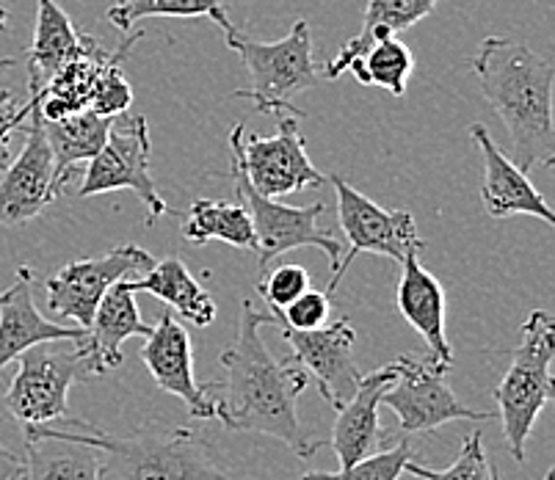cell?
<instances>
[{
    "mask_svg": "<svg viewBox=\"0 0 555 480\" xmlns=\"http://www.w3.org/2000/svg\"><path fill=\"white\" fill-rule=\"evenodd\" d=\"M409 458H412V444L403 439L392 450H378V453L340 469V472H307L301 475V480H398Z\"/></svg>",
    "mask_w": 555,
    "mask_h": 480,
    "instance_id": "30",
    "label": "cell"
},
{
    "mask_svg": "<svg viewBox=\"0 0 555 480\" xmlns=\"http://www.w3.org/2000/svg\"><path fill=\"white\" fill-rule=\"evenodd\" d=\"M14 362H20V371L3 403L20 426H42L67 417L69 387L89 381L80 353L75 348H55V342H39Z\"/></svg>",
    "mask_w": 555,
    "mask_h": 480,
    "instance_id": "11",
    "label": "cell"
},
{
    "mask_svg": "<svg viewBox=\"0 0 555 480\" xmlns=\"http://www.w3.org/2000/svg\"><path fill=\"white\" fill-rule=\"evenodd\" d=\"M274 317L262 315L251 298L241 301L238 340L221 353L224 381L199 384L202 392L216 403V419L230 431H255L280 439L299 458H312L321 439L301 426L296 403L310 384V373L296 359H276L260 337L262 326Z\"/></svg>",
    "mask_w": 555,
    "mask_h": 480,
    "instance_id": "1",
    "label": "cell"
},
{
    "mask_svg": "<svg viewBox=\"0 0 555 480\" xmlns=\"http://www.w3.org/2000/svg\"><path fill=\"white\" fill-rule=\"evenodd\" d=\"M150 155H153V141H150L147 119L141 114H128V111L114 116L103 150L86 164L78 196H98L128 189L144 202L150 213L147 221L153 224L158 216L169 213V205L158 194V185L150 174Z\"/></svg>",
    "mask_w": 555,
    "mask_h": 480,
    "instance_id": "7",
    "label": "cell"
},
{
    "mask_svg": "<svg viewBox=\"0 0 555 480\" xmlns=\"http://www.w3.org/2000/svg\"><path fill=\"white\" fill-rule=\"evenodd\" d=\"M111 122H114V116H100L92 108L75 111V114L64 116L59 122H44L42 119L44 139H48L50 153H53L59 194L69 183V177L103 150Z\"/></svg>",
    "mask_w": 555,
    "mask_h": 480,
    "instance_id": "23",
    "label": "cell"
},
{
    "mask_svg": "<svg viewBox=\"0 0 555 480\" xmlns=\"http://www.w3.org/2000/svg\"><path fill=\"white\" fill-rule=\"evenodd\" d=\"M183 237L191 244H208V241H224L235 249H257L255 226L241 202L224 199H196L191 205L183 224Z\"/></svg>",
    "mask_w": 555,
    "mask_h": 480,
    "instance_id": "26",
    "label": "cell"
},
{
    "mask_svg": "<svg viewBox=\"0 0 555 480\" xmlns=\"http://www.w3.org/2000/svg\"><path fill=\"white\" fill-rule=\"evenodd\" d=\"M396 304L403 321L428 342L431 359L453 367V351L446 335V290L437 276L421 265L417 255H409L401 262Z\"/></svg>",
    "mask_w": 555,
    "mask_h": 480,
    "instance_id": "20",
    "label": "cell"
},
{
    "mask_svg": "<svg viewBox=\"0 0 555 480\" xmlns=\"http://www.w3.org/2000/svg\"><path fill=\"white\" fill-rule=\"evenodd\" d=\"M7 23H9V12L7 9H0V31L7 28ZM14 64H17L14 59H0V69H12Z\"/></svg>",
    "mask_w": 555,
    "mask_h": 480,
    "instance_id": "36",
    "label": "cell"
},
{
    "mask_svg": "<svg viewBox=\"0 0 555 480\" xmlns=\"http://www.w3.org/2000/svg\"><path fill=\"white\" fill-rule=\"evenodd\" d=\"M451 365L403 353L392 362V381L382 392V406L392 408L403 433H426L453 419L487 423L492 414L464 406L448 384Z\"/></svg>",
    "mask_w": 555,
    "mask_h": 480,
    "instance_id": "9",
    "label": "cell"
},
{
    "mask_svg": "<svg viewBox=\"0 0 555 480\" xmlns=\"http://www.w3.org/2000/svg\"><path fill=\"white\" fill-rule=\"evenodd\" d=\"M0 480H25L23 458L7 447H0Z\"/></svg>",
    "mask_w": 555,
    "mask_h": 480,
    "instance_id": "35",
    "label": "cell"
},
{
    "mask_svg": "<svg viewBox=\"0 0 555 480\" xmlns=\"http://www.w3.org/2000/svg\"><path fill=\"white\" fill-rule=\"evenodd\" d=\"M437 0H367L362 31L354 39L343 44L340 53L324 67L326 80H337L348 73L351 62L360 59L373 42L385 37H398L401 31H409L412 25L426 20L434 12Z\"/></svg>",
    "mask_w": 555,
    "mask_h": 480,
    "instance_id": "24",
    "label": "cell"
},
{
    "mask_svg": "<svg viewBox=\"0 0 555 480\" xmlns=\"http://www.w3.org/2000/svg\"><path fill=\"white\" fill-rule=\"evenodd\" d=\"M153 265L155 257L135 244L114 246L100 257L69 262L44 280L48 310L59 317H67L75 326L89 328L94 310L116 282L128 280L130 274H144Z\"/></svg>",
    "mask_w": 555,
    "mask_h": 480,
    "instance_id": "12",
    "label": "cell"
},
{
    "mask_svg": "<svg viewBox=\"0 0 555 480\" xmlns=\"http://www.w3.org/2000/svg\"><path fill=\"white\" fill-rule=\"evenodd\" d=\"M25 480H100V450L53 437H25Z\"/></svg>",
    "mask_w": 555,
    "mask_h": 480,
    "instance_id": "25",
    "label": "cell"
},
{
    "mask_svg": "<svg viewBox=\"0 0 555 480\" xmlns=\"http://www.w3.org/2000/svg\"><path fill=\"white\" fill-rule=\"evenodd\" d=\"M230 150L255 191L271 199L326 185V177L307 155L305 135L299 133V119L294 116H280L274 135H244V125H235Z\"/></svg>",
    "mask_w": 555,
    "mask_h": 480,
    "instance_id": "10",
    "label": "cell"
},
{
    "mask_svg": "<svg viewBox=\"0 0 555 480\" xmlns=\"http://www.w3.org/2000/svg\"><path fill=\"white\" fill-rule=\"evenodd\" d=\"M307 287H310V274L301 265H280L274 271H266V276L257 282V293L266 298V304L276 310L291 304Z\"/></svg>",
    "mask_w": 555,
    "mask_h": 480,
    "instance_id": "33",
    "label": "cell"
},
{
    "mask_svg": "<svg viewBox=\"0 0 555 480\" xmlns=\"http://www.w3.org/2000/svg\"><path fill=\"white\" fill-rule=\"evenodd\" d=\"M125 287L130 293H147V296L158 298L175 312H180V317L199 328L210 326L216 321V312H219L214 296L194 280L189 265L178 257L155 262L139 280H125Z\"/></svg>",
    "mask_w": 555,
    "mask_h": 480,
    "instance_id": "22",
    "label": "cell"
},
{
    "mask_svg": "<svg viewBox=\"0 0 555 480\" xmlns=\"http://www.w3.org/2000/svg\"><path fill=\"white\" fill-rule=\"evenodd\" d=\"M348 73L365 86H378L392 98H403L412 73H415V55L398 37H385L373 42L360 59L351 62Z\"/></svg>",
    "mask_w": 555,
    "mask_h": 480,
    "instance_id": "27",
    "label": "cell"
},
{
    "mask_svg": "<svg viewBox=\"0 0 555 480\" xmlns=\"http://www.w3.org/2000/svg\"><path fill=\"white\" fill-rule=\"evenodd\" d=\"M269 315L274 317V326H287L299 328V332H310V328L324 326L332 315V296L326 290H312L307 287L301 296H296L294 301L282 310L269 307Z\"/></svg>",
    "mask_w": 555,
    "mask_h": 480,
    "instance_id": "32",
    "label": "cell"
},
{
    "mask_svg": "<svg viewBox=\"0 0 555 480\" xmlns=\"http://www.w3.org/2000/svg\"><path fill=\"white\" fill-rule=\"evenodd\" d=\"M232 180H235V191H238L241 205L246 207L249 213L251 226H255L257 237V260H260V271L266 274L271 262L276 257H282L285 251L301 249V246H312V249H321L330 257V274H335L337 265H340V257L346 251V246L337 241L335 235L318 226V219L324 216L326 205H312V207H291L282 205V202L271 199V196H262L260 191H255V185L249 183V177L244 174L241 164L232 158Z\"/></svg>",
    "mask_w": 555,
    "mask_h": 480,
    "instance_id": "6",
    "label": "cell"
},
{
    "mask_svg": "<svg viewBox=\"0 0 555 480\" xmlns=\"http://www.w3.org/2000/svg\"><path fill=\"white\" fill-rule=\"evenodd\" d=\"M130 50V48H128ZM128 50L111 59L103 69H100L98 80H94V89H92V100H89V108L100 116H119L130 108L133 103V89L130 83L125 80L122 75V62Z\"/></svg>",
    "mask_w": 555,
    "mask_h": 480,
    "instance_id": "31",
    "label": "cell"
},
{
    "mask_svg": "<svg viewBox=\"0 0 555 480\" xmlns=\"http://www.w3.org/2000/svg\"><path fill=\"white\" fill-rule=\"evenodd\" d=\"M150 376L158 389L180 398L189 406V414L196 419H216V403L210 401L194 378V348L191 335L183 323L175 321L171 312H164L147 337L141 351Z\"/></svg>",
    "mask_w": 555,
    "mask_h": 480,
    "instance_id": "15",
    "label": "cell"
},
{
    "mask_svg": "<svg viewBox=\"0 0 555 480\" xmlns=\"http://www.w3.org/2000/svg\"><path fill=\"white\" fill-rule=\"evenodd\" d=\"M282 328V340L294 348V359L315 378L321 395L332 408H340L357 392L360 371H357L354 346L357 332L348 317L326 321L324 326L299 332V328Z\"/></svg>",
    "mask_w": 555,
    "mask_h": 480,
    "instance_id": "13",
    "label": "cell"
},
{
    "mask_svg": "<svg viewBox=\"0 0 555 480\" xmlns=\"http://www.w3.org/2000/svg\"><path fill=\"white\" fill-rule=\"evenodd\" d=\"M150 332L153 326L141 321L133 293L119 280L98 304L83 337L75 340V351L83 359L89 378L103 376L122 365V346L130 337H150Z\"/></svg>",
    "mask_w": 555,
    "mask_h": 480,
    "instance_id": "17",
    "label": "cell"
},
{
    "mask_svg": "<svg viewBox=\"0 0 555 480\" xmlns=\"http://www.w3.org/2000/svg\"><path fill=\"white\" fill-rule=\"evenodd\" d=\"M470 139L483 155V185L481 202L492 219H512V216H533L553 226L555 216L550 202L539 194L537 185L528 180V171L519 169L512 158L501 153L483 125H470Z\"/></svg>",
    "mask_w": 555,
    "mask_h": 480,
    "instance_id": "16",
    "label": "cell"
},
{
    "mask_svg": "<svg viewBox=\"0 0 555 480\" xmlns=\"http://www.w3.org/2000/svg\"><path fill=\"white\" fill-rule=\"evenodd\" d=\"M224 37L249 73V86L238 89L232 98L251 100L260 114L276 116V119L280 116L305 119L307 111L299 108L294 100L296 94L312 89L321 78L315 55H312V34L307 20H299L280 42H255L235 25L224 31Z\"/></svg>",
    "mask_w": 555,
    "mask_h": 480,
    "instance_id": "4",
    "label": "cell"
},
{
    "mask_svg": "<svg viewBox=\"0 0 555 480\" xmlns=\"http://www.w3.org/2000/svg\"><path fill=\"white\" fill-rule=\"evenodd\" d=\"M150 17H210L224 31L232 28L221 0H114L108 9V23L119 31H130L135 23Z\"/></svg>",
    "mask_w": 555,
    "mask_h": 480,
    "instance_id": "28",
    "label": "cell"
},
{
    "mask_svg": "<svg viewBox=\"0 0 555 480\" xmlns=\"http://www.w3.org/2000/svg\"><path fill=\"white\" fill-rule=\"evenodd\" d=\"M25 144L0 177V224L20 226L37 219L44 207L59 196L55 166L50 144L44 139L42 116L34 108L25 125Z\"/></svg>",
    "mask_w": 555,
    "mask_h": 480,
    "instance_id": "14",
    "label": "cell"
},
{
    "mask_svg": "<svg viewBox=\"0 0 555 480\" xmlns=\"http://www.w3.org/2000/svg\"><path fill=\"white\" fill-rule=\"evenodd\" d=\"M332 185L337 191V219H340V230L348 241V249L343 251L340 265L330 276V285H326L330 296H335L346 271L362 251L390 257L398 265L409 255L423 251V237L417 235L415 216L409 210H385V207H378L376 202L367 199L365 194H360L354 185H348L337 174L332 177Z\"/></svg>",
    "mask_w": 555,
    "mask_h": 480,
    "instance_id": "8",
    "label": "cell"
},
{
    "mask_svg": "<svg viewBox=\"0 0 555 480\" xmlns=\"http://www.w3.org/2000/svg\"><path fill=\"white\" fill-rule=\"evenodd\" d=\"M555 328L544 310H533L519 328V342L512 353V365L492 398L503 419V437L514 462H525V444L531 437L537 417L555 398L553 381Z\"/></svg>",
    "mask_w": 555,
    "mask_h": 480,
    "instance_id": "5",
    "label": "cell"
},
{
    "mask_svg": "<svg viewBox=\"0 0 555 480\" xmlns=\"http://www.w3.org/2000/svg\"><path fill=\"white\" fill-rule=\"evenodd\" d=\"M403 472L415 475L421 480H501L498 478V469H494L492 458L487 456L483 450V437L481 431H473L470 437L462 439V450H459V458L448 469H428L423 464H417L415 458H409L403 464Z\"/></svg>",
    "mask_w": 555,
    "mask_h": 480,
    "instance_id": "29",
    "label": "cell"
},
{
    "mask_svg": "<svg viewBox=\"0 0 555 480\" xmlns=\"http://www.w3.org/2000/svg\"><path fill=\"white\" fill-rule=\"evenodd\" d=\"M86 34L73 25L55 0H37V28L28 50V100H37L48 80L83 48Z\"/></svg>",
    "mask_w": 555,
    "mask_h": 480,
    "instance_id": "21",
    "label": "cell"
},
{
    "mask_svg": "<svg viewBox=\"0 0 555 480\" xmlns=\"http://www.w3.org/2000/svg\"><path fill=\"white\" fill-rule=\"evenodd\" d=\"M392 365L373 371L360 378L357 392L337 408L335 431H332V447L340 462V469L373 456L385 450V433L378 423V406H382V392L390 387Z\"/></svg>",
    "mask_w": 555,
    "mask_h": 480,
    "instance_id": "19",
    "label": "cell"
},
{
    "mask_svg": "<svg viewBox=\"0 0 555 480\" xmlns=\"http://www.w3.org/2000/svg\"><path fill=\"white\" fill-rule=\"evenodd\" d=\"M86 328L48 321L34 301V271L17 268V280L0 293V371L39 342L80 340Z\"/></svg>",
    "mask_w": 555,
    "mask_h": 480,
    "instance_id": "18",
    "label": "cell"
},
{
    "mask_svg": "<svg viewBox=\"0 0 555 480\" xmlns=\"http://www.w3.org/2000/svg\"><path fill=\"white\" fill-rule=\"evenodd\" d=\"M23 437H53L100 450V480H227L210 442L189 428H135L111 437L83 419L23 426Z\"/></svg>",
    "mask_w": 555,
    "mask_h": 480,
    "instance_id": "3",
    "label": "cell"
},
{
    "mask_svg": "<svg viewBox=\"0 0 555 480\" xmlns=\"http://www.w3.org/2000/svg\"><path fill=\"white\" fill-rule=\"evenodd\" d=\"M470 69L487 103L506 125L514 164L522 171L550 169L555 164L553 62L522 42L487 37L478 44Z\"/></svg>",
    "mask_w": 555,
    "mask_h": 480,
    "instance_id": "2",
    "label": "cell"
},
{
    "mask_svg": "<svg viewBox=\"0 0 555 480\" xmlns=\"http://www.w3.org/2000/svg\"><path fill=\"white\" fill-rule=\"evenodd\" d=\"M31 111V100L25 105H17V100H14L9 89H0V171L7 169L9 160H12V135L25 128Z\"/></svg>",
    "mask_w": 555,
    "mask_h": 480,
    "instance_id": "34",
    "label": "cell"
}]
</instances>
